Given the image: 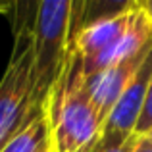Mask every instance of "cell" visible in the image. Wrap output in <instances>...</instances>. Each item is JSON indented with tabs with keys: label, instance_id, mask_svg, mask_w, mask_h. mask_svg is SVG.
Segmentation results:
<instances>
[{
	"label": "cell",
	"instance_id": "3",
	"mask_svg": "<svg viewBox=\"0 0 152 152\" xmlns=\"http://www.w3.org/2000/svg\"><path fill=\"white\" fill-rule=\"evenodd\" d=\"M33 64V33L31 27H21L15 33L10 64L0 79V150L35 114L46 110L35 102Z\"/></svg>",
	"mask_w": 152,
	"mask_h": 152
},
{
	"label": "cell",
	"instance_id": "15",
	"mask_svg": "<svg viewBox=\"0 0 152 152\" xmlns=\"http://www.w3.org/2000/svg\"><path fill=\"white\" fill-rule=\"evenodd\" d=\"M81 2H83V0H73V6H71V27H73L75 19H77V15H79V10H81Z\"/></svg>",
	"mask_w": 152,
	"mask_h": 152
},
{
	"label": "cell",
	"instance_id": "18",
	"mask_svg": "<svg viewBox=\"0 0 152 152\" xmlns=\"http://www.w3.org/2000/svg\"><path fill=\"white\" fill-rule=\"evenodd\" d=\"M46 152H54V150H52V148H50V150H46Z\"/></svg>",
	"mask_w": 152,
	"mask_h": 152
},
{
	"label": "cell",
	"instance_id": "4",
	"mask_svg": "<svg viewBox=\"0 0 152 152\" xmlns=\"http://www.w3.org/2000/svg\"><path fill=\"white\" fill-rule=\"evenodd\" d=\"M150 77H152V50L146 56V60L141 64V67L137 69V73L127 85V89L118 98V102L114 104L108 118L104 119L98 141L94 146H100V148L119 146L135 135L139 115H141L142 106H145V96L150 85Z\"/></svg>",
	"mask_w": 152,
	"mask_h": 152
},
{
	"label": "cell",
	"instance_id": "16",
	"mask_svg": "<svg viewBox=\"0 0 152 152\" xmlns=\"http://www.w3.org/2000/svg\"><path fill=\"white\" fill-rule=\"evenodd\" d=\"M37 2H39V0H31V6H33V12H35V8H37ZM19 4V2H18Z\"/></svg>",
	"mask_w": 152,
	"mask_h": 152
},
{
	"label": "cell",
	"instance_id": "10",
	"mask_svg": "<svg viewBox=\"0 0 152 152\" xmlns=\"http://www.w3.org/2000/svg\"><path fill=\"white\" fill-rule=\"evenodd\" d=\"M150 131H152V77H150V85H148V91H146V96H145V106H142L137 127H135V135L145 137Z\"/></svg>",
	"mask_w": 152,
	"mask_h": 152
},
{
	"label": "cell",
	"instance_id": "6",
	"mask_svg": "<svg viewBox=\"0 0 152 152\" xmlns=\"http://www.w3.org/2000/svg\"><path fill=\"white\" fill-rule=\"evenodd\" d=\"M150 42H152V25L141 12L135 10L125 33L110 48L91 60H83V73H85V77H91V75L98 73L106 67H112L123 60L131 58L133 54L141 52L145 46H148Z\"/></svg>",
	"mask_w": 152,
	"mask_h": 152
},
{
	"label": "cell",
	"instance_id": "9",
	"mask_svg": "<svg viewBox=\"0 0 152 152\" xmlns=\"http://www.w3.org/2000/svg\"><path fill=\"white\" fill-rule=\"evenodd\" d=\"M135 10H137L135 0H83L79 15L75 19L73 27H71V41L81 29L93 25V23L131 14ZM71 41H69V46H71Z\"/></svg>",
	"mask_w": 152,
	"mask_h": 152
},
{
	"label": "cell",
	"instance_id": "14",
	"mask_svg": "<svg viewBox=\"0 0 152 152\" xmlns=\"http://www.w3.org/2000/svg\"><path fill=\"white\" fill-rule=\"evenodd\" d=\"M18 2L19 0H0V14H10L18 8Z\"/></svg>",
	"mask_w": 152,
	"mask_h": 152
},
{
	"label": "cell",
	"instance_id": "7",
	"mask_svg": "<svg viewBox=\"0 0 152 152\" xmlns=\"http://www.w3.org/2000/svg\"><path fill=\"white\" fill-rule=\"evenodd\" d=\"M131 15H133V12L112 19H104V21L93 23V25L81 29L71 41L69 50H75L83 60H91L94 56H98L100 52L108 50L125 33L127 25L131 21Z\"/></svg>",
	"mask_w": 152,
	"mask_h": 152
},
{
	"label": "cell",
	"instance_id": "8",
	"mask_svg": "<svg viewBox=\"0 0 152 152\" xmlns=\"http://www.w3.org/2000/svg\"><path fill=\"white\" fill-rule=\"evenodd\" d=\"M52 148L50 123L46 110L35 114L10 141L4 145L0 152H46Z\"/></svg>",
	"mask_w": 152,
	"mask_h": 152
},
{
	"label": "cell",
	"instance_id": "13",
	"mask_svg": "<svg viewBox=\"0 0 152 152\" xmlns=\"http://www.w3.org/2000/svg\"><path fill=\"white\" fill-rule=\"evenodd\" d=\"M133 152H152V141L148 137H141Z\"/></svg>",
	"mask_w": 152,
	"mask_h": 152
},
{
	"label": "cell",
	"instance_id": "2",
	"mask_svg": "<svg viewBox=\"0 0 152 152\" xmlns=\"http://www.w3.org/2000/svg\"><path fill=\"white\" fill-rule=\"evenodd\" d=\"M71 6L73 0H39L29 25L35 52V102L45 108L69 54Z\"/></svg>",
	"mask_w": 152,
	"mask_h": 152
},
{
	"label": "cell",
	"instance_id": "5",
	"mask_svg": "<svg viewBox=\"0 0 152 152\" xmlns=\"http://www.w3.org/2000/svg\"><path fill=\"white\" fill-rule=\"evenodd\" d=\"M150 50H152V42L148 46H145L141 52L133 54L131 58L123 60V62L115 64L112 67H106V69L91 75V77H85L87 93H89V98L98 114L100 123H104V119L108 118V114L114 108V104L118 102L121 93L127 89V85L135 77L137 69L146 60Z\"/></svg>",
	"mask_w": 152,
	"mask_h": 152
},
{
	"label": "cell",
	"instance_id": "1",
	"mask_svg": "<svg viewBox=\"0 0 152 152\" xmlns=\"http://www.w3.org/2000/svg\"><path fill=\"white\" fill-rule=\"evenodd\" d=\"M50 139L54 152H89L96 145L102 123L87 93L83 58L69 50L46 100Z\"/></svg>",
	"mask_w": 152,
	"mask_h": 152
},
{
	"label": "cell",
	"instance_id": "12",
	"mask_svg": "<svg viewBox=\"0 0 152 152\" xmlns=\"http://www.w3.org/2000/svg\"><path fill=\"white\" fill-rule=\"evenodd\" d=\"M135 8L148 19V23L152 25V0H135Z\"/></svg>",
	"mask_w": 152,
	"mask_h": 152
},
{
	"label": "cell",
	"instance_id": "17",
	"mask_svg": "<svg viewBox=\"0 0 152 152\" xmlns=\"http://www.w3.org/2000/svg\"><path fill=\"white\" fill-rule=\"evenodd\" d=\"M145 137H148V139H150V141H152V131H150V133H148V135H145Z\"/></svg>",
	"mask_w": 152,
	"mask_h": 152
},
{
	"label": "cell",
	"instance_id": "11",
	"mask_svg": "<svg viewBox=\"0 0 152 152\" xmlns=\"http://www.w3.org/2000/svg\"><path fill=\"white\" fill-rule=\"evenodd\" d=\"M139 135H133L131 139H127L123 145H119V146H108V148H100V146H93L89 152H133L135 150V146H137V142H139Z\"/></svg>",
	"mask_w": 152,
	"mask_h": 152
}]
</instances>
